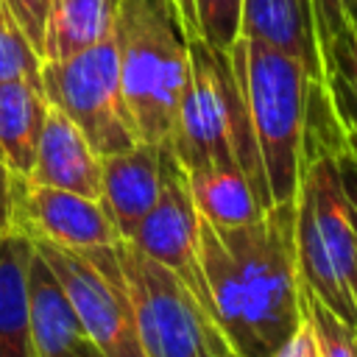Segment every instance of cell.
Wrapping results in <instances>:
<instances>
[{"label": "cell", "mask_w": 357, "mask_h": 357, "mask_svg": "<svg viewBox=\"0 0 357 357\" xmlns=\"http://www.w3.org/2000/svg\"><path fill=\"white\" fill-rule=\"evenodd\" d=\"M198 259L209 312L237 357H273L301 321L296 195L237 229L198 218Z\"/></svg>", "instance_id": "cell-1"}, {"label": "cell", "mask_w": 357, "mask_h": 357, "mask_svg": "<svg viewBox=\"0 0 357 357\" xmlns=\"http://www.w3.org/2000/svg\"><path fill=\"white\" fill-rule=\"evenodd\" d=\"M337 131L332 95L315 84L296 184V262L301 284L357 329V243L335 159Z\"/></svg>", "instance_id": "cell-2"}, {"label": "cell", "mask_w": 357, "mask_h": 357, "mask_svg": "<svg viewBox=\"0 0 357 357\" xmlns=\"http://www.w3.org/2000/svg\"><path fill=\"white\" fill-rule=\"evenodd\" d=\"M120 86L139 142L167 145L190 81V36L170 0H117Z\"/></svg>", "instance_id": "cell-3"}, {"label": "cell", "mask_w": 357, "mask_h": 357, "mask_svg": "<svg viewBox=\"0 0 357 357\" xmlns=\"http://www.w3.org/2000/svg\"><path fill=\"white\" fill-rule=\"evenodd\" d=\"M167 148L184 170L198 165L240 167L265 206H271L268 178L229 50H218L204 39H190V81Z\"/></svg>", "instance_id": "cell-4"}, {"label": "cell", "mask_w": 357, "mask_h": 357, "mask_svg": "<svg viewBox=\"0 0 357 357\" xmlns=\"http://www.w3.org/2000/svg\"><path fill=\"white\" fill-rule=\"evenodd\" d=\"M229 61L245 98L271 204L290 201L298 184L310 95L312 86L324 81L312 78L310 70L284 50L248 36L234 39Z\"/></svg>", "instance_id": "cell-5"}, {"label": "cell", "mask_w": 357, "mask_h": 357, "mask_svg": "<svg viewBox=\"0 0 357 357\" xmlns=\"http://www.w3.org/2000/svg\"><path fill=\"white\" fill-rule=\"evenodd\" d=\"M134 326L145 357H229L231 349L206 304L165 265L117 243Z\"/></svg>", "instance_id": "cell-6"}, {"label": "cell", "mask_w": 357, "mask_h": 357, "mask_svg": "<svg viewBox=\"0 0 357 357\" xmlns=\"http://www.w3.org/2000/svg\"><path fill=\"white\" fill-rule=\"evenodd\" d=\"M42 92L64 112L98 156L128 151L139 142L120 86L114 33L70 59L42 61Z\"/></svg>", "instance_id": "cell-7"}, {"label": "cell", "mask_w": 357, "mask_h": 357, "mask_svg": "<svg viewBox=\"0 0 357 357\" xmlns=\"http://www.w3.org/2000/svg\"><path fill=\"white\" fill-rule=\"evenodd\" d=\"M31 240L39 257L50 265V271L61 282L86 337L100 349V354L145 357L137 337L131 298L117 259V245L73 251L39 237Z\"/></svg>", "instance_id": "cell-8"}, {"label": "cell", "mask_w": 357, "mask_h": 357, "mask_svg": "<svg viewBox=\"0 0 357 357\" xmlns=\"http://www.w3.org/2000/svg\"><path fill=\"white\" fill-rule=\"evenodd\" d=\"M11 229L73 251L117 245L123 237L98 198L70 190L33 184L22 176L8 178Z\"/></svg>", "instance_id": "cell-9"}, {"label": "cell", "mask_w": 357, "mask_h": 357, "mask_svg": "<svg viewBox=\"0 0 357 357\" xmlns=\"http://www.w3.org/2000/svg\"><path fill=\"white\" fill-rule=\"evenodd\" d=\"M128 243L145 257L170 268L206 304V287L198 259V212L187 190L184 167L176 162L167 145H162V190Z\"/></svg>", "instance_id": "cell-10"}, {"label": "cell", "mask_w": 357, "mask_h": 357, "mask_svg": "<svg viewBox=\"0 0 357 357\" xmlns=\"http://www.w3.org/2000/svg\"><path fill=\"white\" fill-rule=\"evenodd\" d=\"M162 190V145L137 142L128 151L100 156V204L123 240L156 204Z\"/></svg>", "instance_id": "cell-11"}, {"label": "cell", "mask_w": 357, "mask_h": 357, "mask_svg": "<svg viewBox=\"0 0 357 357\" xmlns=\"http://www.w3.org/2000/svg\"><path fill=\"white\" fill-rule=\"evenodd\" d=\"M28 181L100 201V156L56 106H47Z\"/></svg>", "instance_id": "cell-12"}, {"label": "cell", "mask_w": 357, "mask_h": 357, "mask_svg": "<svg viewBox=\"0 0 357 357\" xmlns=\"http://www.w3.org/2000/svg\"><path fill=\"white\" fill-rule=\"evenodd\" d=\"M28 315L36 357H73L92 343L50 265L33 248L28 268Z\"/></svg>", "instance_id": "cell-13"}, {"label": "cell", "mask_w": 357, "mask_h": 357, "mask_svg": "<svg viewBox=\"0 0 357 357\" xmlns=\"http://www.w3.org/2000/svg\"><path fill=\"white\" fill-rule=\"evenodd\" d=\"M192 206L215 229H237L268 212L245 173L234 165H198L184 170ZM273 206V204H271Z\"/></svg>", "instance_id": "cell-14"}, {"label": "cell", "mask_w": 357, "mask_h": 357, "mask_svg": "<svg viewBox=\"0 0 357 357\" xmlns=\"http://www.w3.org/2000/svg\"><path fill=\"white\" fill-rule=\"evenodd\" d=\"M240 36L284 50L301 61L312 78L324 81L307 0H243Z\"/></svg>", "instance_id": "cell-15"}, {"label": "cell", "mask_w": 357, "mask_h": 357, "mask_svg": "<svg viewBox=\"0 0 357 357\" xmlns=\"http://www.w3.org/2000/svg\"><path fill=\"white\" fill-rule=\"evenodd\" d=\"M33 240L22 231L0 234V357H36L28 315V268Z\"/></svg>", "instance_id": "cell-16"}, {"label": "cell", "mask_w": 357, "mask_h": 357, "mask_svg": "<svg viewBox=\"0 0 357 357\" xmlns=\"http://www.w3.org/2000/svg\"><path fill=\"white\" fill-rule=\"evenodd\" d=\"M47 106L42 84L25 78L0 81V165L11 176L28 178Z\"/></svg>", "instance_id": "cell-17"}, {"label": "cell", "mask_w": 357, "mask_h": 357, "mask_svg": "<svg viewBox=\"0 0 357 357\" xmlns=\"http://www.w3.org/2000/svg\"><path fill=\"white\" fill-rule=\"evenodd\" d=\"M117 0H53L42 33V61L70 59L114 33Z\"/></svg>", "instance_id": "cell-18"}, {"label": "cell", "mask_w": 357, "mask_h": 357, "mask_svg": "<svg viewBox=\"0 0 357 357\" xmlns=\"http://www.w3.org/2000/svg\"><path fill=\"white\" fill-rule=\"evenodd\" d=\"M324 84L337 109L357 117V17L346 22L324 61Z\"/></svg>", "instance_id": "cell-19"}, {"label": "cell", "mask_w": 357, "mask_h": 357, "mask_svg": "<svg viewBox=\"0 0 357 357\" xmlns=\"http://www.w3.org/2000/svg\"><path fill=\"white\" fill-rule=\"evenodd\" d=\"M301 310L310 321V329L318 343V357H354V335L357 329L340 321L312 290L301 284Z\"/></svg>", "instance_id": "cell-20"}, {"label": "cell", "mask_w": 357, "mask_h": 357, "mask_svg": "<svg viewBox=\"0 0 357 357\" xmlns=\"http://www.w3.org/2000/svg\"><path fill=\"white\" fill-rule=\"evenodd\" d=\"M11 78L42 84V59L0 0V81Z\"/></svg>", "instance_id": "cell-21"}, {"label": "cell", "mask_w": 357, "mask_h": 357, "mask_svg": "<svg viewBox=\"0 0 357 357\" xmlns=\"http://www.w3.org/2000/svg\"><path fill=\"white\" fill-rule=\"evenodd\" d=\"M198 20V39L218 50H229L240 36L243 0H192Z\"/></svg>", "instance_id": "cell-22"}, {"label": "cell", "mask_w": 357, "mask_h": 357, "mask_svg": "<svg viewBox=\"0 0 357 357\" xmlns=\"http://www.w3.org/2000/svg\"><path fill=\"white\" fill-rule=\"evenodd\" d=\"M310 3V20H312V36L321 56V70L326 61V53L332 42L340 36L346 22L351 20V3L354 0H307Z\"/></svg>", "instance_id": "cell-23"}, {"label": "cell", "mask_w": 357, "mask_h": 357, "mask_svg": "<svg viewBox=\"0 0 357 357\" xmlns=\"http://www.w3.org/2000/svg\"><path fill=\"white\" fill-rule=\"evenodd\" d=\"M335 159H337V167H340V181H343L349 218H351V231H354V243H357V142H351L343 134V128L337 131V139H335Z\"/></svg>", "instance_id": "cell-24"}, {"label": "cell", "mask_w": 357, "mask_h": 357, "mask_svg": "<svg viewBox=\"0 0 357 357\" xmlns=\"http://www.w3.org/2000/svg\"><path fill=\"white\" fill-rule=\"evenodd\" d=\"M6 8L11 11V17L17 20V25L22 28V33L28 36V42L33 45V50L42 59V33H45V20H47V8L53 0H3Z\"/></svg>", "instance_id": "cell-25"}, {"label": "cell", "mask_w": 357, "mask_h": 357, "mask_svg": "<svg viewBox=\"0 0 357 357\" xmlns=\"http://www.w3.org/2000/svg\"><path fill=\"white\" fill-rule=\"evenodd\" d=\"M273 357H318V343H315V335L310 329V321L304 318V310H301V321L298 326L287 335V340L273 351Z\"/></svg>", "instance_id": "cell-26"}, {"label": "cell", "mask_w": 357, "mask_h": 357, "mask_svg": "<svg viewBox=\"0 0 357 357\" xmlns=\"http://www.w3.org/2000/svg\"><path fill=\"white\" fill-rule=\"evenodd\" d=\"M178 11V20H181V28L190 39H198V20H195V3L192 0H170Z\"/></svg>", "instance_id": "cell-27"}, {"label": "cell", "mask_w": 357, "mask_h": 357, "mask_svg": "<svg viewBox=\"0 0 357 357\" xmlns=\"http://www.w3.org/2000/svg\"><path fill=\"white\" fill-rule=\"evenodd\" d=\"M8 178L11 173L0 165V234L11 229V201H8Z\"/></svg>", "instance_id": "cell-28"}, {"label": "cell", "mask_w": 357, "mask_h": 357, "mask_svg": "<svg viewBox=\"0 0 357 357\" xmlns=\"http://www.w3.org/2000/svg\"><path fill=\"white\" fill-rule=\"evenodd\" d=\"M335 114H337V112H335ZM337 123H340L343 134H346L351 142H357V117H351V114H337Z\"/></svg>", "instance_id": "cell-29"}, {"label": "cell", "mask_w": 357, "mask_h": 357, "mask_svg": "<svg viewBox=\"0 0 357 357\" xmlns=\"http://www.w3.org/2000/svg\"><path fill=\"white\" fill-rule=\"evenodd\" d=\"M73 357H103V354H100V349H98L95 343H86V346H84L81 351H75Z\"/></svg>", "instance_id": "cell-30"}, {"label": "cell", "mask_w": 357, "mask_h": 357, "mask_svg": "<svg viewBox=\"0 0 357 357\" xmlns=\"http://www.w3.org/2000/svg\"><path fill=\"white\" fill-rule=\"evenodd\" d=\"M351 17H357V0L351 3Z\"/></svg>", "instance_id": "cell-31"}, {"label": "cell", "mask_w": 357, "mask_h": 357, "mask_svg": "<svg viewBox=\"0 0 357 357\" xmlns=\"http://www.w3.org/2000/svg\"><path fill=\"white\" fill-rule=\"evenodd\" d=\"M354 357H357V335H354Z\"/></svg>", "instance_id": "cell-32"}, {"label": "cell", "mask_w": 357, "mask_h": 357, "mask_svg": "<svg viewBox=\"0 0 357 357\" xmlns=\"http://www.w3.org/2000/svg\"><path fill=\"white\" fill-rule=\"evenodd\" d=\"M229 357H237V354H234V351H231V354H229Z\"/></svg>", "instance_id": "cell-33"}]
</instances>
